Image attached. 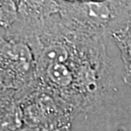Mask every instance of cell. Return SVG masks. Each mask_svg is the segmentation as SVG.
<instances>
[{
    "mask_svg": "<svg viewBox=\"0 0 131 131\" xmlns=\"http://www.w3.org/2000/svg\"><path fill=\"white\" fill-rule=\"evenodd\" d=\"M21 131H54L71 125L73 110L45 89L28 94L21 99Z\"/></svg>",
    "mask_w": 131,
    "mask_h": 131,
    "instance_id": "6da1fadb",
    "label": "cell"
},
{
    "mask_svg": "<svg viewBox=\"0 0 131 131\" xmlns=\"http://www.w3.org/2000/svg\"><path fill=\"white\" fill-rule=\"evenodd\" d=\"M22 112L17 100H0V131H21Z\"/></svg>",
    "mask_w": 131,
    "mask_h": 131,
    "instance_id": "7a4b0ae2",
    "label": "cell"
},
{
    "mask_svg": "<svg viewBox=\"0 0 131 131\" xmlns=\"http://www.w3.org/2000/svg\"><path fill=\"white\" fill-rule=\"evenodd\" d=\"M72 53L71 50L61 43H51L42 49L38 56V62L41 68L52 64L69 63Z\"/></svg>",
    "mask_w": 131,
    "mask_h": 131,
    "instance_id": "3957f363",
    "label": "cell"
},
{
    "mask_svg": "<svg viewBox=\"0 0 131 131\" xmlns=\"http://www.w3.org/2000/svg\"><path fill=\"white\" fill-rule=\"evenodd\" d=\"M89 23L95 26H104L110 21L111 8L107 1H89L84 4Z\"/></svg>",
    "mask_w": 131,
    "mask_h": 131,
    "instance_id": "277c9868",
    "label": "cell"
},
{
    "mask_svg": "<svg viewBox=\"0 0 131 131\" xmlns=\"http://www.w3.org/2000/svg\"><path fill=\"white\" fill-rule=\"evenodd\" d=\"M118 40L120 42L119 46L122 49L126 66H131V38L124 39V40L118 39Z\"/></svg>",
    "mask_w": 131,
    "mask_h": 131,
    "instance_id": "5b68a950",
    "label": "cell"
},
{
    "mask_svg": "<svg viewBox=\"0 0 131 131\" xmlns=\"http://www.w3.org/2000/svg\"><path fill=\"white\" fill-rule=\"evenodd\" d=\"M127 68V76L125 78L127 83H129V86L131 87V66H126Z\"/></svg>",
    "mask_w": 131,
    "mask_h": 131,
    "instance_id": "8992f818",
    "label": "cell"
},
{
    "mask_svg": "<svg viewBox=\"0 0 131 131\" xmlns=\"http://www.w3.org/2000/svg\"><path fill=\"white\" fill-rule=\"evenodd\" d=\"M27 2H28L29 4H41L43 3V0H26Z\"/></svg>",
    "mask_w": 131,
    "mask_h": 131,
    "instance_id": "52a82bcc",
    "label": "cell"
},
{
    "mask_svg": "<svg viewBox=\"0 0 131 131\" xmlns=\"http://www.w3.org/2000/svg\"><path fill=\"white\" fill-rule=\"evenodd\" d=\"M54 131H71V125H67V126L61 127L60 129H57Z\"/></svg>",
    "mask_w": 131,
    "mask_h": 131,
    "instance_id": "ba28073f",
    "label": "cell"
},
{
    "mask_svg": "<svg viewBox=\"0 0 131 131\" xmlns=\"http://www.w3.org/2000/svg\"><path fill=\"white\" fill-rule=\"evenodd\" d=\"M5 1L6 0H0V11H2L3 8L5 7Z\"/></svg>",
    "mask_w": 131,
    "mask_h": 131,
    "instance_id": "9c48e42d",
    "label": "cell"
},
{
    "mask_svg": "<svg viewBox=\"0 0 131 131\" xmlns=\"http://www.w3.org/2000/svg\"><path fill=\"white\" fill-rule=\"evenodd\" d=\"M67 1H69V2H78V1H81V0H67Z\"/></svg>",
    "mask_w": 131,
    "mask_h": 131,
    "instance_id": "30bf717a",
    "label": "cell"
}]
</instances>
